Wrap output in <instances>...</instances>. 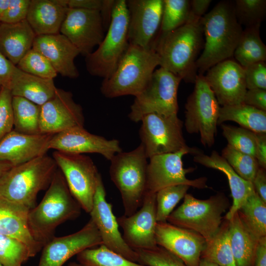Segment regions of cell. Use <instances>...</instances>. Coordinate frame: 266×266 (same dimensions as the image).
<instances>
[{"instance_id":"obj_40","label":"cell","mask_w":266,"mask_h":266,"mask_svg":"<svg viewBox=\"0 0 266 266\" xmlns=\"http://www.w3.org/2000/svg\"><path fill=\"white\" fill-rule=\"evenodd\" d=\"M233 6L237 21L245 28L261 26L265 18L266 0H236Z\"/></svg>"},{"instance_id":"obj_18","label":"cell","mask_w":266,"mask_h":266,"mask_svg":"<svg viewBox=\"0 0 266 266\" xmlns=\"http://www.w3.org/2000/svg\"><path fill=\"white\" fill-rule=\"evenodd\" d=\"M81 106L75 102L72 94L57 88L54 96L40 106L41 133L54 134L77 127H84Z\"/></svg>"},{"instance_id":"obj_55","label":"cell","mask_w":266,"mask_h":266,"mask_svg":"<svg viewBox=\"0 0 266 266\" xmlns=\"http://www.w3.org/2000/svg\"><path fill=\"white\" fill-rule=\"evenodd\" d=\"M10 0H0V21L9 6Z\"/></svg>"},{"instance_id":"obj_54","label":"cell","mask_w":266,"mask_h":266,"mask_svg":"<svg viewBox=\"0 0 266 266\" xmlns=\"http://www.w3.org/2000/svg\"><path fill=\"white\" fill-rule=\"evenodd\" d=\"M254 266H266V237L259 240Z\"/></svg>"},{"instance_id":"obj_44","label":"cell","mask_w":266,"mask_h":266,"mask_svg":"<svg viewBox=\"0 0 266 266\" xmlns=\"http://www.w3.org/2000/svg\"><path fill=\"white\" fill-rule=\"evenodd\" d=\"M137 263L147 266H188L165 248L157 246L151 249L134 250Z\"/></svg>"},{"instance_id":"obj_1","label":"cell","mask_w":266,"mask_h":266,"mask_svg":"<svg viewBox=\"0 0 266 266\" xmlns=\"http://www.w3.org/2000/svg\"><path fill=\"white\" fill-rule=\"evenodd\" d=\"M201 19L190 18L180 27L158 35L153 47L160 67L186 82L194 83L198 74L197 61L204 47Z\"/></svg>"},{"instance_id":"obj_35","label":"cell","mask_w":266,"mask_h":266,"mask_svg":"<svg viewBox=\"0 0 266 266\" xmlns=\"http://www.w3.org/2000/svg\"><path fill=\"white\" fill-rule=\"evenodd\" d=\"M246 228L258 238L266 237V203L255 192L237 210Z\"/></svg>"},{"instance_id":"obj_11","label":"cell","mask_w":266,"mask_h":266,"mask_svg":"<svg viewBox=\"0 0 266 266\" xmlns=\"http://www.w3.org/2000/svg\"><path fill=\"white\" fill-rule=\"evenodd\" d=\"M52 155L71 194L82 209L89 213L101 176L94 162L83 154L55 151Z\"/></svg>"},{"instance_id":"obj_5","label":"cell","mask_w":266,"mask_h":266,"mask_svg":"<svg viewBox=\"0 0 266 266\" xmlns=\"http://www.w3.org/2000/svg\"><path fill=\"white\" fill-rule=\"evenodd\" d=\"M159 57L153 48L130 44L116 69L108 78L103 79L100 90L106 98L140 94L149 83Z\"/></svg>"},{"instance_id":"obj_53","label":"cell","mask_w":266,"mask_h":266,"mask_svg":"<svg viewBox=\"0 0 266 266\" xmlns=\"http://www.w3.org/2000/svg\"><path fill=\"white\" fill-rule=\"evenodd\" d=\"M211 0H190V17L200 19L209 7Z\"/></svg>"},{"instance_id":"obj_19","label":"cell","mask_w":266,"mask_h":266,"mask_svg":"<svg viewBox=\"0 0 266 266\" xmlns=\"http://www.w3.org/2000/svg\"><path fill=\"white\" fill-rule=\"evenodd\" d=\"M89 214L99 230L102 245L130 261L137 262L136 252L126 244L119 230L112 205L106 199V191L101 176L98 180Z\"/></svg>"},{"instance_id":"obj_2","label":"cell","mask_w":266,"mask_h":266,"mask_svg":"<svg viewBox=\"0 0 266 266\" xmlns=\"http://www.w3.org/2000/svg\"><path fill=\"white\" fill-rule=\"evenodd\" d=\"M205 36L203 51L197 61L198 74L233 55L243 32L236 18L233 1H219L201 19Z\"/></svg>"},{"instance_id":"obj_4","label":"cell","mask_w":266,"mask_h":266,"mask_svg":"<svg viewBox=\"0 0 266 266\" xmlns=\"http://www.w3.org/2000/svg\"><path fill=\"white\" fill-rule=\"evenodd\" d=\"M57 167L47 154L12 166L0 177V198L31 210L38 193L49 187Z\"/></svg>"},{"instance_id":"obj_28","label":"cell","mask_w":266,"mask_h":266,"mask_svg":"<svg viewBox=\"0 0 266 266\" xmlns=\"http://www.w3.org/2000/svg\"><path fill=\"white\" fill-rule=\"evenodd\" d=\"M36 36L26 20L14 24L0 23V52L16 66L33 48Z\"/></svg>"},{"instance_id":"obj_59","label":"cell","mask_w":266,"mask_h":266,"mask_svg":"<svg viewBox=\"0 0 266 266\" xmlns=\"http://www.w3.org/2000/svg\"><path fill=\"white\" fill-rule=\"evenodd\" d=\"M0 266H2L1 265V264H0Z\"/></svg>"},{"instance_id":"obj_32","label":"cell","mask_w":266,"mask_h":266,"mask_svg":"<svg viewBox=\"0 0 266 266\" xmlns=\"http://www.w3.org/2000/svg\"><path fill=\"white\" fill-rule=\"evenodd\" d=\"M260 26L247 28L243 30L234 50L233 56L243 67L266 60V46L260 37Z\"/></svg>"},{"instance_id":"obj_10","label":"cell","mask_w":266,"mask_h":266,"mask_svg":"<svg viewBox=\"0 0 266 266\" xmlns=\"http://www.w3.org/2000/svg\"><path fill=\"white\" fill-rule=\"evenodd\" d=\"M185 104L184 125L189 133H199L204 146L215 142L220 105L204 74H198Z\"/></svg>"},{"instance_id":"obj_14","label":"cell","mask_w":266,"mask_h":266,"mask_svg":"<svg viewBox=\"0 0 266 266\" xmlns=\"http://www.w3.org/2000/svg\"><path fill=\"white\" fill-rule=\"evenodd\" d=\"M105 31L100 11L68 8L60 33L86 57L100 44Z\"/></svg>"},{"instance_id":"obj_43","label":"cell","mask_w":266,"mask_h":266,"mask_svg":"<svg viewBox=\"0 0 266 266\" xmlns=\"http://www.w3.org/2000/svg\"><path fill=\"white\" fill-rule=\"evenodd\" d=\"M30 258L29 250L23 243L0 234V263L2 266H22Z\"/></svg>"},{"instance_id":"obj_52","label":"cell","mask_w":266,"mask_h":266,"mask_svg":"<svg viewBox=\"0 0 266 266\" xmlns=\"http://www.w3.org/2000/svg\"><path fill=\"white\" fill-rule=\"evenodd\" d=\"M257 145L255 158L259 166L266 168V133H256Z\"/></svg>"},{"instance_id":"obj_31","label":"cell","mask_w":266,"mask_h":266,"mask_svg":"<svg viewBox=\"0 0 266 266\" xmlns=\"http://www.w3.org/2000/svg\"><path fill=\"white\" fill-rule=\"evenodd\" d=\"M227 121L255 133H266V111L243 103L220 107L217 124Z\"/></svg>"},{"instance_id":"obj_56","label":"cell","mask_w":266,"mask_h":266,"mask_svg":"<svg viewBox=\"0 0 266 266\" xmlns=\"http://www.w3.org/2000/svg\"><path fill=\"white\" fill-rule=\"evenodd\" d=\"M13 166L9 163L0 161V177Z\"/></svg>"},{"instance_id":"obj_51","label":"cell","mask_w":266,"mask_h":266,"mask_svg":"<svg viewBox=\"0 0 266 266\" xmlns=\"http://www.w3.org/2000/svg\"><path fill=\"white\" fill-rule=\"evenodd\" d=\"M255 192L266 203V169L259 167L252 181Z\"/></svg>"},{"instance_id":"obj_21","label":"cell","mask_w":266,"mask_h":266,"mask_svg":"<svg viewBox=\"0 0 266 266\" xmlns=\"http://www.w3.org/2000/svg\"><path fill=\"white\" fill-rule=\"evenodd\" d=\"M205 78L222 106L242 103L247 91L243 67L232 59L210 67Z\"/></svg>"},{"instance_id":"obj_60","label":"cell","mask_w":266,"mask_h":266,"mask_svg":"<svg viewBox=\"0 0 266 266\" xmlns=\"http://www.w3.org/2000/svg\"><path fill=\"white\" fill-rule=\"evenodd\" d=\"M0 88H1V87H0Z\"/></svg>"},{"instance_id":"obj_47","label":"cell","mask_w":266,"mask_h":266,"mask_svg":"<svg viewBox=\"0 0 266 266\" xmlns=\"http://www.w3.org/2000/svg\"><path fill=\"white\" fill-rule=\"evenodd\" d=\"M31 0H10L8 8L0 23L14 24L26 20Z\"/></svg>"},{"instance_id":"obj_20","label":"cell","mask_w":266,"mask_h":266,"mask_svg":"<svg viewBox=\"0 0 266 266\" xmlns=\"http://www.w3.org/2000/svg\"><path fill=\"white\" fill-rule=\"evenodd\" d=\"M48 148L75 154L97 153L109 161L122 151L117 139H107L92 134L84 127H74L53 134Z\"/></svg>"},{"instance_id":"obj_49","label":"cell","mask_w":266,"mask_h":266,"mask_svg":"<svg viewBox=\"0 0 266 266\" xmlns=\"http://www.w3.org/2000/svg\"><path fill=\"white\" fill-rule=\"evenodd\" d=\"M16 66L0 52V87L9 88Z\"/></svg>"},{"instance_id":"obj_27","label":"cell","mask_w":266,"mask_h":266,"mask_svg":"<svg viewBox=\"0 0 266 266\" xmlns=\"http://www.w3.org/2000/svg\"><path fill=\"white\" fill-rule=\"evenodd\" d=\"M68 8L65 0H31L26 20L36 35L59 33Z\"/></svg>"},{"instance_id":"obj_38","label":"cell","mask_w":266,"mask_h":266,"mask_svg":"<svg viewBox=\"0 0 266 266\" xmlns=\"http://www.w3.org/2000/svg\"><path fill=\"white\" fill-rule=\"evenodd\" d=\"M190 186L179 184L164 188L156 194V220L166 222L180 200L184 198Z\"/></svg>"},{"instance_id":"obj_17","label":"cell","mask_w":266,"mask_h":266,"mask_svg":"<svg viewBox=\"0 0 266 266\" xmlns=\"http://www.w3.org/2000/svg\"><path fill=\"white\" fill-rule=\"evenodd\" d=\"M156 194L146 192L141 206L135 213L117 218L124 241L133 250L151 249L158 246L155 238Z\"/></svg>"},{"instance_id":"obj_48","label":"cell","mask_w":266,"mask_h":266,"mask_svg":"<svg viewBox=\"0 0 266 266\" xmlns=\"http://www.w3.org/2000/svg\"><path fill=\"white\" fill-rule=\"evenodd\" d=\"M243 103L266 111V90L262 89L247 90Z\"/></svg>"},{"instance_id":"obj_3","label":"cell","mask_w":266,"mask_h":266,"mask_svg":"<svg viewBox=\"0 0 266 266\" xmlns=\"http://www.w3.org/2000/svg\"><path fill=\"white\" fill-rule=\"evenodd\" d=\"M81 207L71 194L60 169H57L40 203L28 214L30 232L42 247L54 237L58 226L77 218Z\"/></svg>"},{"instance_id":"obj_45","label":"cell","mask_w":266,"mask_h":266,"mask_svg":"<svg viewBox=\"0 0 266 266\" xmlns=\"http://www.w3.org/2000/svg\"><path fill=\"white\" fill-rule=\"evenodd\" d=\"M10 89L6 86L0 90V140L13 130L14 118Z\"/></svg>"},{"instance_id":"obj_26","label":"cell","mask_w":266,"mask_h":266,"mask_svg":"<svg viewBox=\"0 0 266 266\" xmlns=\"http://www.w3.org/2000/svg\"><path fill=\"white\" fill-rule=\"evenodd\" d=\"M193 160L207 167L218 170L226 176L233 198V203L224 218L230 220L247 199L255 192L252 183L240 177L216 151H213L210 155L203 152L195 155Z\"/></svg>"},{"instance_id":"obj_7","label":"cell","mask_w":266,"mask_h":266,"mask_svg":"<svg viewBox=\"0 0 266 266\" xmlns=\"http://www.w3.org/2000/svg\"><path fill=\"white\" fill-rule=\"evenodd\" d=\"M129 13L126 0H116L109 27L98 48L85 57L86 67L92 75L109 78L116 69L130 43Z\"/></svg>"},{"instance_id":"obj_24","label":"cell","mask_w":266,"mask_h":266,"mask_svg":"<svg viewBox=\"0 0 266 266\" xmlns=\"http://www.w3.org/2000/svg\"><path fill=\"white\" fill-rule=\"evenodd\" d=\"M33 48L49 61L58 74L69 78L79 76L74 60L79 51L65 35L60 33L36 35Z\"/></svg>"},{"instance_id":"obj_39","label":"cell","mask_w":266,"mask_h":266,"mask_svg":"<svg viewBox=\"0 0 266 266\" xmlns=\"http://www.w3.org/2000/svg\"><path fill=\"white\" fill-rule=\"evenodd\" d=\"M221 156L240 177L252 183L260 167L254 157L239 152L228 144L223 149Z\"/></svg>"},{"instance_id":"obj_16","label":"cell","mask_w":266,"mask_h":266,"mask_svg":"<svg viewBox=\"0 0 266 266\" xmlns=\"http://www.w3.org/2000/svg\"><path fill=\"white\" fill-rule=\"evenodd\" d=\"M103 244L96 225L90 218L78 231L67 235L53 237L42 248L38 266H62L81 251Z\"/></svg>"},{"instance_id":"obj_6","label":"cell","mask_w":266,"mask_h":266,"mask_svg":"<svg viewBox=\"0 0 266 266\" xmlns=\"http://www.w3.org/2000/svg\"><path fill=\"white\" fill-rule=\"evenodd\" d=\"M147 159L140 143L132 151L117 153L110 161V176L120 192L125 216L133 214L142 205L146 192Z\"/></svg>"},{"instance_id":"obj_25","label":"cell","mask_w":266,"mask_h":266,"mask_svg":"<svg viewBox=\"0 0 266 266\" xmlns=\"http://www.w3.org/2000/svg\"><path fill=\"white\" fill-rule=\"evenodd\" d=\"M30 209L0 198V234L15 238L28 248L31 258L42 247L33 237L29 230L28 216Z\"/></svg>"},{"instance_id":"obj_12","label":"cell","mask_w":266,"mask_h":266,"mask_svg":"<svg viewBox=\"0 0 266 266\" xmlns=\"http://www.w3.org/2000/svg\"><path fill=\"white\" fill-rule=\"evenodd\" d=\"M139 134L147 159L175 153L188 147L184 138L183 122L176 115L149 113L141 119Z\"/></svg>"},{"instance_id":"obj_50","label":"cell","mask_w":266,"mask_h":266,"mask_svg":"<svg viewBox=\"0 0 266 266\" xmlns=\"http://www.w3.org/2000/svg\"><path fill=\"white\" fill-rule=\"evenodd\" d=\"M68 8H77L100 11L103 0H65Z\"/></svg>"},{"instance_id":"obj_41","label":"cell","mask_w":266,"mask_h":266,"mask_svg":"<svg viewBox=\"0 0 266 266\" xmlns=\"http://www.w3.org/2000/svg\"><path fill=\"white\" fill-rule=\"evenodd\" d=\"M221 127L228 145L239 152L255 158L257 145L255 133L242 127L229 125L222 124Z\"/></svg>"},{"instance_id":"obj_36","label":"cell","mask_w":266,"mask_h":266,"mask_svg":"<svg viewBox=\"0 0 266 266\" xmlns=\"http://www.w3.org/2000/svg\"><path fill=\"white\" fill-rule=\"evenodd\" d=\"M76 260L83 266H147L130 261L102 244L81 251Z\"/></svg>"},{"instance_id":"obj_23","label":"cell","mask_w":266,"mask_h":266,"mask_svg":"<svg viewBox=\"0 0 266 266\" xmlns=\"http://www.w3.org/2000/svg\"><path fill=\"white\" fill-rule=\"evenodd\" d=\"M53 134H27L11 131L0 140V161L13 166L46 154Z\"/></svg>"},{"instance_id":"obj_8","label":"cell","mask_w":266,"mask_h":266,"mask_svg":"<svg viewBox=\"0 0 266 266\" xmlns=\"http://www.w3.org/2000/svg\"><path fill=\"white\" fill-rule=\"evenodd\" d=\"M183 202L167 218L168 223L196 232L205 241L219 230L223 214L230 208V202L223 193H218L205 200L186 194Z\"/></svg>"},{"instance_id":"obj_34","label":"cell","mask_w":266,"mask_h":266,"mask_svg":"<svg viewBox=\"0 0 266 266\" xmlns=\"http://www.w3.org/2000/svg\"><path fill=\"white\" fill-rule=\"evenodd\" d=\"M12 107L15 131L27 134H41L40 106L22 97L13 96Z\"/></svg>"},{"instance_id":"obj_22","label":"cell","mask_w":266,"mask_h":266,"mask_svg":"<svg viewBox=\"0 0 266 266\" xmlns=\"http://www.w3.org/2000/svg\"><path fill=\"white\" fill-rule=\"evenodd\" d=\"M158 246L174 254L188 266H198L205 240L199 233L167 222H157Z\"/></svg>"},{"instance_id":"obj_29","label":"cell","mask_w":266,"mask_h":266,"mask_svg":"<svg viewBox=\"0 0 266 266\" xmlns=\"http://www.w3.org/2000/svg\"><path fill=\"white\" fill-rule=\"evenodd\" d=\"M9 88L13 96L25 98L39 106L51 99L57 89L54 80L27 73L16 66Z\"/></svg>"},{"instance_id":"obj_33","label":"cell","mask_w":266,"mask_h":266,"mask_svg":"<svg viewBox=\"0 0 266 266\" xmlns=\"http://www.w3.org/2000/svg\"><path fill=\"white\" fill-rule=\"evenodd\" d=\"M200 258L220 266H236L231 246L229 220L224 218L217 233L206 241Z\"/></svg>"},{"instance_id":"obj_58","label":"cell","mask_w":266,"mask_h":266,"mask_svg":"<svg viewBox=\"0 0 266 266\" xmlns=\"http://www.w3.org/2000/svg\"><path fill=\"white\" fill-rule=\"evenodd\" d=\"M66 266H83L78 263L72 262L69 263Z\"/></svg>"},{"instance_id":"obj_30","label":"cell","mask_w":266,"mask_h":266,"mask_svg":"<svg viewBox=\"0 0 266 266\" xmlns=\"http://www.w3.org/2000/svg\"><path fill=\"white\" fill-rule=\"evenodd\" d=\"M228 220L231 246L236 266H254L260 239L246 228L237 211Z\"/></svg>"},{"instance_id":"obj_9","label":"cell","mask_w":266,"mask_h":266,"mask_svg":"<svg viewBox=\"0 0 266 266\" xmlns=\"http://www.w3.org/2000/svg\"><path fill=\"white\" fill-rule=\"evenodd\" d=\"M182 79L160 67L155 69L143 91L135 97L131 106L129 118L140 122L149 113L164 116L177 115V91Z\"/></svg>"},{"instance_id":"obj_57","label":"cell","mask_w":266,"mask_h":266,"mask_svg":"<svg viewBox=\"0 0 266 266\" xmlns=\"http://www.w3.org/2000/svg\"><path fill=\"white\" fill-rule=\"evenodd\" d=\"M198 266H220L208 260L200 258Z\"/></svg>"},{"instance_id":"obj_13","label":"cell","mask_w":266,"mask_h":266,"mask_svg":"<svg viewBox=\"0 0 266 266\" xmlns=\"http://www.w3.org/2000/svg\"><path fill=\"white\" fill-rule=\"evenodd\" d=\"M203 152L196 147H188L175 153L154 156L149 158L147 168L146 192L156 193L160 190L172 185L184 184L198 189L209 188L205 177L189 179L186 174L194 170L185 168L183 157L187 154L194 155Z\"/></svg>"},{"instance_id":"obj_46","label":"cell","mask_w":266,"mask_h":266,"mask_svg":"<svg viewBox=\"0 0 266 266\" xmlns=\"http://www.w3.org/2000/svg\"><path fill=\"white\" fill-rule=\"evenodd\" d=\"M244 68L247 90H266V64L259 62Z\"/></svg>"},{"instance_id":"obj_15","label":"cell","mask_w":266,"mask_h":266,"mask_svg":"<svg viewBox=\"0 0 266 266\" xmlns=\"http://www.w3.org/2000/svg\"><path fill=\"white\" fill-rule=\"evenodd\" d=\"M130 44L153 48L159 33L163 0H127Z\"/></svg>"},{"instance_id":"obj_42","label":"cell","mask_w":266,"mask_h":266,"mask_svg":"<svg viewBox=\"0 0 266 266\" xmlns=\"http://www.w3.org/2000/svg\"><path fill=\"white\" fill-rule=\"evenodd\" d=\"M16 66L27 73L40 78L54 80L58 75L49 61L33 48L20 60Z\"/></svg>"},{"instance_id":"obj_37","label":"cell","mask_w":266,"mask_h":266,"mask_svg":"<svg viewBox=\"0 0 266 266\" xmlns=\"http://www.w3.org/2000/svg\"><path fill=\"white\" fill-rule=\"evenodd\" d=\"M190 0H163V9L158 35L167 33L189 20Z\"/></svg>"}]
</instances>
